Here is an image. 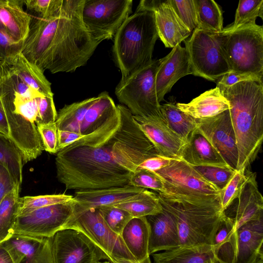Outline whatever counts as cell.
<instances>
[{
    "label": "cell",
    "mask_w": 263,
    "mask_h": 263,
    "mask_svg": "<svg viewBox=\"0 0 263 263\" xmlns=\"http://www.w3.org/2000/svg\"><path fill=\"white\" fill-rule=\"evenodd\" d=\"M117 106L95 130L57 153V178L67 190L128 185L141 163L160 156L127 107Z\"/></svg>",
    "instance_id": "obj_1"
},
{
    "label": "cell",
    "mask_w": 263,
    "mask_h": 263,
    "mask_svg": "<svg viewBox=\"0 0 263 263\" xmlns=\"http://www.w3.org/2000/svg\"><path fill=\"white\" fill-rule=\"evenodd\" d=\"M85 0H61L48 17H31L21 52L43 72H72L84 66L99 42L82 20Z\"/></svg>",
    "instance_id": "obj_2"
},
{
    "label": "cell",
    "mask_w": 263,
    "mask_h": 263,
    "mask_svg": "<svg viewBox=\"0 0 263 263\" xmlns=\"http://www.w3.org/2000/svg\"><path fill=\"white\" fill-rule=\"evenodd\" d=\"M228 101L238 152L237 171L246 172L263 140V84L244 81L230 87L217 85Z\"/></svg>",
    "instance_id": "obj_3"
},
{
    "label": "cell",
    "mask_w": 263,
    "mask_h": 263,
    "mask_svg": "<svg viewBox=\"0 0 263 263\" xmlns=\"http://www.w3.org/2000/svg\"><path fill=\"white\" fill-rule=\"evenodd\" d=\"M158 38L155 15L148 10L135 11L119 27L114 37L112 53L122 80L152 61Z\"/></svg>",
    "instance_id": "obj_4"
},
{
    "label": "cell",
    "mask_w": 263,
    "mask_h": 263,
    "mask_svg": "<svg viewBox=\"0 0 263 263\" xmlns=\"http://www.w3.org/2000/svg\"><path fill=\"white\" fill-rule=\"evenodd\" d=\"M157 194L162 209L171 214L176 221L179 246H212L214 235L224 214L221 205L175 201L160 193Z\"/></svg>",
    "instance_id": "obj_5"
},
{
    "label": "cell",
    "mask_w": 263,
    "mask_h": 263,
    "mask_svg": "<svg viewBox=\"0 0 263 263\" xmlns=\"http://www.w3.org/2000/svg\"><path fill=\"white\" fill-rule=\"evenodd\" d=\"M155 172L164 183V197L175 201L197 204L221 205L220 192L193 167L181 160L170 163Z\"/></svg>",
    "instance_id": "obj_6"
},
{
    "label": "cell",
    "mask_w": 263,
    "mask_h": 263,
    "mask_svg": "<svg viewBox=\"0 0 263 263\" xmlns=\"http://www.w3.org/2000/svg\"><path fill=\"white\" fill-rule=\"evenodd\" d=\"M220 46L231 71L263 75V27L249 24L219 32Z\"/></svg>",
    "instance_id": "obj_7"
},
{
    "label": "cell",
    "mask_w": 263,
    "mask_h": 263,
    "mask_svg": "<svg viewBox=\"0 0 263 263\" xmlns=\"http://www.w3.org/2000/svg\"><path fill=\"white\" fill-rule=\"evenodd\" d=\"M161 60H153L146 66L120 81L115 89L119 101L133 116L165 120L156 93V75Z\"/></svg>",
    "instance_id": "obj_8"
},
{
    "label": "cell",
    "mask_w": 263,
    "mask_h": 263,
    "mask_svg": "<svg viewBox=\"0 0 263 263\" xmlns=\"http://www.w3.org/2000/svg\"><path fill=\"white\" fill-rule=\"evenodd\" d=\"M184 43L193 75L216 81L231 71L220 46L219 33L196 28Z\"/></svg>",
    "instance_id": "obj_9"
},
{
    "label": "cell",
    "mask_w": 263,
    "mask_h": 263,
    "mask_svg": "<svg viewBox=\"0 0 263 263\" xmlns=\"http://www.w3.org/2000/svg\"><path fill=\"white\" fill-rule=\"evenodd\" d=\"M132 0H85L82 20L92 37L100 43L112 39L132 12Z\"/></svg>",
    "instance_id": "obj_10"
},
{
    "label": "cell",
    "mask_w": 263,
    "mask_h": 263,
    "mask_svg": "<svg viewBox=\"0 0 263 263\" xmlns=\"http://www.w3.org/2000/svg\"><path fill=\"white\" fill-rule=\"evenodd\" d=\"M65 229H75L83 233L106 254L109 260L111 257H116L137 261L121 236L114 233L106 224L98 208L89 209L72 216Z\"/></svg>",
    "instance_id": "obj_11"
},
{
    "label": "cell",
    "mask_w": 263,
    "mask_h": 263,
    "mask_svg": "<svg viewBox=\"0 0 263 263\" xmlns=\"http://www.w3.org/2000/svg\"><path fill=\"white\" fill-rule=\"evenodd\" d=\"M75 202L72 200L36 209L17 216L14 234L36 237H52L63 229L72 214Z\"/></svg>",
    "instance_id": "obj_12"
},
{
    "label": "cell",
    "mask_w": 263,
    "mask_h": 263,
    "mask_svg": "<svg viewBox=\"0 0 263 263\" xmlns=\"http://www.w3.org/2000/svg\"><path fill=\"white\" fill-rule=\"evenodd\" d=\"M54 263H100L106 254L82 232L65 229L52 238Z\"/></svg>",
    "instance_id": "obj_13"
},
{
    "label": "cell",
    "mask_w": 263,
    "mask_h": 263,
    "mask_svg": "<svg viewBox=\"0 0 263 263\" xmlns=\"http://www.w3.org/2000/svg\"><path fill=\"white\" fill-rule=\"evenodd\" d=\"M196 120L198 131L208 140L228 165L236 170L238 152L229 109L213 117Z\"/></svg>",
    "instance_id": "obj_14"
},
{
    "label": "cell",
    "mask_w": 263,
    "mask_h": 263,
    "mask_svg": "<svg viewBox=\"0 0 263 263\" xmlns=\"http://www.w3.org/2000/svg\"><path fill=\"white\" fill-rule=\"evenodd\" d=\"M144 10L154 12L158 37L166 47H175L191 34L173 10L170 0H142L136 11Z\"/></svg>",
    "instance_id": "obj_15"
},
{
    "label": "cell",
    "mask_w": 263,
    "mask_h": 263,
    "mask_svg": "<svg viewBox=\"0 0 263 263\" xmlns=\"http://www.w3.org/2000/svg\"><path fill=\"white\" fill-rule=\"evenodd\" d=\"M145 190L128 184L123 186L76 191L73 196L75 204L71 217L89 209L134 200Z\"/></svg>",
    "instance_id": "obj_16"
},
{
    "label": "cell",
    "mask_w": 263,
    "mask_h": 263,
    "mask_svg": "<svg viewBox=\"0 0 263 263\" xmlns=\"http://www.w3.org/2000/svg\"><path fill=\"white\" fill-rule=\"evenodd\" d=\"M52 238L13 234L2 244L14 263H54Z\"/></svg>",
    "instance_id": "obj_17"
},
{
    "label": "cell",
    "mask_w": 263,
    "mask_h": 263,
    "mask_svg": "<svg viewBox=\"0 0 263 263\" xmlns=\"http://www.w3.org/2000/svg\"><path fill=\"white\" fill-rule=\"evenodd\" d=\"M160 60L156 75V93L159 103L180 79L192 74L188 53L180 44Z\"/></svg>",
    "instance_id": "obj_18"
},
{
    "label": "cell",
    "mask_w": 263,
    "mask_h": 263,
    "mask_svg": "<svg viewBox=\"0 0 263 263\" xmlns=\"http://www.w3.org/2000/svg\"><path fill=\"white\" fill-rule=\"evenodd\" d=\"M133 117L141 130L154 145L160 156L181 160L185 143L170 129L165 121L153 118Z\"/></svg>",
    "instance_id": "obj_19"
},
{
    "label": "cell",
    "mask_w": 263,
    "mask_h": 263,
    "mask_svg": "<svg viewBox=\"0 0 263 263\" xmlns=\"http://www.w3.org/2000/svg\"><path fill=\"white\" fill-rule=\"evenodd\" d=\"M146 218L149 226V255L179 246L177 222L171 214L163 209L161 212L147 216Z\"/></svg>",
    "instance_id": "obj_20"
},
{
    "label": "cell",
    "mask_w": 263,
    "mask_h": 263,
    "mask_svg": "<svg viewBox=\"0 0 263 263\" xmlns=\"http://www.w3.org/2000/svg\"><path fill=\"white\" fill-rule=\"evenodd\" d=\"M247 180L238 197L235 214L230 217L236 230L246 223L263 218V198L260 193L255 173L247 174Z\"/></svg>",
    "instance_id": "obj_21"
},
{
    "label": "cell",
    "mask_w": 263,
    "mask_h": 263,
    "mask_svg": "<svg viewBox=\"0 0 263 263\" xmlns=\"http://www.w3.org/2000/svg\"><path fill=\"white\" fill-rule=\"evenodd\" d=\"M235 263H256L263 259V218L249 221L237 230Z\"/></svg>",
    "instance_id": "obj_22"
},
{
    "label": "cell",
    "mask_w": 263,
    "mask_h": 263,
    "mask_svg": "<svg viewBox=\"0 0 263 263\" xmlns=\"http://www.w3.org/2000/svg\"><path fill=\"white\" fill-rule=\"evenodd\" d=\"M181 160L191 166L230 167L218 151L197 129L184 146Z\"/></svg>",
    "instance_id": "obj_23"
},
{
    "label": "cell",
    "mask_w": 263,
    "mask_h": 263,
    "mask_svg": "<svg viewBox=\"0 0 263 263\" xmlns=\"http://www.w3.org/2000/svg\"><path fill=\"white\" fill-rule=\"evenodd\" d=\"M176 105L180 110L196 119L213 117L230 108L228 101L217 86L188 103H178Z\"/></svg>",
    "instance_id": "obj_24"
},
{
    "label": "cell",
    "mask_w": 263,
    "mask_h": 263,
    "mask_svg": "<svg viewBox=\"0 0 263 263\" xmlns=\"http://www.w3.org/2000/svg\"><path fill=\"white\" fill-rule=\"evenodd\" d=\"M24 1L6 0L0 6V22L16 41L24 42L29 31L31 16L23 8Z\"/></svg>",
    "instance_id": "obj_25"
},
{
    "label": "cell",
    "mask_w": 263,
    "mask_h": 263,
    "mask_svg": "<svg viewBox=\"0 0 263 263\" xmlns=\"http://www.w3.org/2000/svg\"><path fill=\"white\" fill-rule=\"evenodd\" d=\"M212 247L215 257L223 263H235L237 234L233 220L224 214L213 236Z\"/></svg>",
    "instance_id": "obj_26"
},
{
    "label": "cell",
    "mask_w": 263,
    "mask_h": 263,
    "mask_svg": "<svg viewBox=\"0 0 263 263\" xmlns=\"http://www.w3.org/2000/svg\"><path fill=\"white\" fill-rule=\"evenodd\" d=\"M127 249L138 261L149 256V226L146 217L133 218L120 235Z\"/></svg>",
    "instance_id": "obj_27"
},
{
    "label": "cell",
    "mask_w": 263,
    "mask_h": 263,
    "mask_svg": "<svg viewBox=\"0 0 263 263\" xmlns=\"http://www.w3.org/2000/svg\"><path fill=\"white\" fill-rule=\"evenodd\" d=\"M152 256L155 263H212L215 258L212 246L206 244L179 246Z\"/></svg>",
    "instance_id": "obj_28"
},
{
    "label": "cell",
    "mask_w": 263,
    "mask_h": 263,
    "mask_svg": "<svg viewBox=\"0 0 263 263\" xmlns=\"http://www.w3.org/2000/svg\"><path fill=\"white\" fill-rule=\"evenodd\" d=\"M21 79L28 86L40 93L53 97L51 83L44 72L37 66L29 62L21 52L5 60Z\"/></svg>",
    "instance_id": "obj_29"
},
{
    "label": "cell",
    "mask_w": 263,
    "mask_h": 263,
    "mask_svg": "<svg viewBox=\"0 0 263 263\" xmlns=\"http://www.w3.org/2000/svg\"><path fill=\"white\" fill-rule=\"evenodd\" d=\"M117 109L114 101L106 91L97 97L87 110L81 126V134L88 135L101 126Z\"/></svg>",
    "instance_id": "obj_30"
},
{
    "label": "cell",
    "mask_w": 263,
    "mask_h": 263,
    "mask_svg": "<svg viewBox=\"0 0 263 263\" xmlns=\"http://www.w3.org/2000/svg\"><path fill=\"white\" fill-rule=\"evenodd\" d=\"M160 108L167 127L186 144L197 129L196 119L180 110L173 103L162 104Z\"/></svg>",
    "instance_id": "obj_31"
},
{
    "label": "cell",
    "mask_w": 263,
    "mask_h": 263,
    "mask_svg": "<svg viewBox=\"0 0 263 263\" xmlns=\"http://www.w3.org/2000/svg\"><path fill=\"white\" fill-rule=\"evenodd\" d=\"M97 97L65 105L57 112L55 124L58 130L81 134V126L84 117Z\"/></svg>",
    "instance_id": "obj_32"
},
{
    "label": "cell",
    "mask_w": 263,
    "mask_h": 263,
    "mask_svg": "<svg viewBox=\"0 0 263 263\" xmlns=\"http://www.w3.org/2000/svg\"><path fill=\"white\" fill-rule=\"evenodd\" d=\"M21 185L16 184L0 202V243L14 234Z\"/></svg>",
    "instance_id": "obj_33"
},
{
    "label": "cell",
    "mask_w": 263,
    "mask_h": 263,
    "mask_svg": "<svg viewBox=\"0 0 263 263\" xmlns=\"http://www.w3.org/2000/svg\"><path fill=\"white\" fill-rule=\"evenodd\" d=\"M198 29L219 33L223 29L222 13L213 0H194Z\"/></svg>",
    "instance_id": "obj_34"
},
{
    "label": "cell",
    "mask_w": 263,
    "mask_h": 263,
    "mask_svg": "<svg viewBox=\"0 0 263 263\" xmlns=\"http://www.w3.org/2000/svg\"><path fill=\"white\" fill-rule=\"evenodd\" d=\"M23 163L18 149L8 136L0 133V164L7 169L15 184L22 182Z\"/></svg>",
    "instance_id": "obj_35"
},
{
    "label": "cell",
    "mask_w": 263,
    "mask_h": 263,
    "mask_svg": "<svg viewBox=\"0 0 263 263\" xmlns=\"http://www.w3.org/2000/svg\"><path fill=\"white\" fill-rule=\"evenodd\" d=\"M113 206L126 211L133 218L157 214L163 210L157 194L147 189L136 199Z\"/></svg>",
    "instance_id": "obj_36"
},
{
    "label": "cell",
    "mask_w": 263,
    "mask_h": 263,
    "mask_svg": "<svg viewBox=\"0 0 263 263\" xmlns=\"http://www.w3.org/2000/svg\"><path fill=\"white\" fill-rule=\"evenodd\" d=\"M263 0H240L234 22L225 28L222 33L233 31L249 24H255L257 17L263 18Z\"/></svg>",
    "instance_id": "obj_37"
},
{
    "label": "cell",
    "mask_w": 263,
    "mask_h": 263,
    "mask_svg": "<svg viewBox=\"0 0 263 263\" xmlns=\"http://www.w3.org/2000/svg\"><path fill=\"white\" fill-rule=\"evenodd\" d=\"M73 198V196L64 194L19 197L17 216L24 215L39 208L65 203Z\"/></svg>",
    "instance_id": "obj_38"
},
{
    "label": "cell",
    "mask_w": 263,
    "mask_h": 263,
    "mask_svg": "<svg viewBox=\"0 0 263 263\" xmlns=\"http://www.w3.org/2000/svg\"><path fill=\"white\" fill-rule=\"evenodd\" d=\"M204 179L219 190H222L235 174L236 170L220 166H192Z\"/></svg>",
    "instance_id": "obj_39"
},
{
    "label": "cell",
    "mask_w": 263,
    "mask_h": 263,
    "mask_svg": "<svg viewBox=\"0 0 263 263\" xmlns=\"http://www.w3.org/2000/svg\"><path fill=\"white\" fill-rule=\"evenodd\" d=\"M98 209L108 227L118 235H121L125 226L133 218L126 211L113 205Z\"/></svg>",
    "instance_id": "obj_40"
},
{
    "label": "cell",
    "mask_w": 263,
    "mask_h": 263,
    "mask_svg": "<svg viewBox=\"0 0 263 263\" xmlns=\"http://www.w3.org/2000/svg\"><path fill=\"white\" fill-rule=\"evenodd\" d=\"M128 185L137 187L149 189L164 194L165 189L161 178L155 172L138 168L131 176Z\"/></svg>",
    "instance_id": "obj_41"
},
{
    "label": "cell",
    "mask_w": 263,
    "mask_h": 263,
    "mask_svg": "<svg viewBox=\"0 0 263 263\" xmlns=\"http://www.w3.org/2000/svg\"><path fill=\"white\" fill-rule=\"evenodd\" d=\"M247 178L246 172L236 170L226 186L220 191V204L223 212L230 206L235 199L238 198Z\"/></svg>",
    "instance_id": "obj_42"
},
{
    "label": "cell",
    "mask_w": 263,
    "mask_h": 263,
    "mask_svg": "<svg viewBox=\"0 0 263 263\" xmlns=\"http://www.w3.org/2000/svg\"><path fill=\"white\" fill-rule=\"evenodd\" d=\"M171 5L177 16L192 32L197 28L194 0H170Z\"/></svg>",
    "instance_id": "obj_43"
},
{
    "label": "cell",
    "mask_w": 263,
    "mask_h": 263,
    "mask_svg": "<svg viewBox=\"0 0 263 263\" xmlns=\"http://www.w3.org/2000/svg\"><path fill=\"white\" fill-rule=\"evenodd\" d=\"M60 1L26 0L24 1V4L27 11L32 14L34 17L45 18L50 16L55 11Z\"/></svg>",
    "instance_id": "obj_44"
},
{
    "label": "cell",
    "mask_w": 263,
    "mask_h": 263,
    "mask_svg": "<svg viewBox=\"0 0 263 263\" xmlns=\"http://www.w3.org/2000/svg\"><path fill=\"white\" fill-rule=\"evenodd\" d=\"M24 42L16 41L0 22V60H5L21 52Z\"/></svg>",
    "instance_id": "obj_45"
},
{
    "label": "cell",
    "mask_w": 263,
    "mask_h": 263,
    "mask_svg": "<svg viewBox=\"0 0 263 263\" xmlns=\"http://www.w3.org/2000/svg\"><path fill=\"white\" fill-rule=\"evenodd\" d=\"M44 150L51 154H57L58 147V128L55 123L37 125Z\"/></svg>",
    "instance_id": "obj_46"
},
{
    "label": "cell",
    "mask_w": 263,
    "mask_h": 263,
    "mask_svg": "<svg viewBox=\"0 0 263 263\" xmlns=\"http://www.w3.org/2000/svg\"><path fill=\"white\" fill-rule=\"evenodd\" d=\"M57 117L53 97L44 96L40 103L36 125L54 123Z\"/></svg>",
    "instance_id": "obj_47"
},
{
    "label": "cell",
    "mask_w": 263,
    "mask_h": 263,
    "mask_svg": "<svg viewBox=\"0 0 263 263\" xmlns=\"http://www.w3.org/2000/svg\"><path fill=\"white\" fill-rule=\"evenodd\" d=\"M250 81L262 83V76L255 74L240 73L230 71L224 74L217 81V85L229 87L241 82Z\"/></svg>",
    "instance_id": "obj_48"
},
{
    "label": "cell",
    "mask_w": 263,
    "mask_h": 263,
    "mask_svg": "<svg viewBox=\"0 0 263 263\" xmlns=\"http://www.w3.org/2000/svg\"><path fill=\"white\" fill-rule=\"evenodd\" d=\"M16 184L7 169L0 164V202Z\"/></svg>",
    "instance_id": "obj_49"
},
{
    "label": "cell",
    "mask_w": 263,
    "mask_h": 263,
    "mask_svg": "<svg viewBox=\"0 0 263 263\" xmlns=\"http://www.w3.org/2000/svg\"><path fill=\"white\" fill-rule=\"evenodd\" d=\"M172 160L161 156L154 157L144 161L138 168L156 172L168 165Z\"/></svg>",
    "instance_id": "obj_50"
},
{
    "label": "cell",
    "mask_w": 263,
    "mask_h": 263,
    "mask_svg": "<svg viewBox=\"0 0 263 263\" xmlns=\"http://www.w3.org/2000/svg\"><path fill=\"white\" fill-rule=\"evenodd\" d=\"M83 135L66 130L58 129V147L59 151L77 141Z\"/></svg>",
    "instance_id": "obj_51"
},
{
    "label": "cell",
    "mask_w": 263,
    "mask_h": 263,
    "mask_svg": "<svg viewBox=\"0 0 263 263\" xmlns=\"http://www.w3.org/2000/svg\"><path fill=\"white\" fill-rule=\"evenodd\" d=\"M0 133L8 136V129L6 115L0 100Z\"/></svg>",
    "instance_id": "obj_52"
},
{
    "label": "cell",
    "mask_w": 263,
    "mask_h": 263,
    "mask_svg": "<svg viewBox=\"0 0 263 263\" xmlns=\"http://www.w3.org/2000/svg\"><path fill=\"white\" fill-rule=\"evenodd\" d=\"M0 263H14L8 250L0 243Z\"/></svg>",
    "instance_id": "obj_53"
},
{
    "label": "cell",
    "mask_w": 263,
    "mask_h": 263,
    "mask_svg": "<svg viewBox=\"0 0 263 263\" xmlns=\"http://www.w3.org/2000/svg\"><path fill=\"white\" fill-rule=\"evenodd\" d=\"M109 261L111 263H151L149 256L141 261L132 260L123 258L111 257Z\"/></svg>",
    "instance_id": "obj_54"
},
{
    "label": "cell",
    "mask_w": 263,
    "mask_h": 263,
    "mask_svg": "<svg viewBox=\"0 0 263 263\" xmlns=\"http://www.w3.org/2000/svg\"><path fill=\"white\" fill-rule=\"evenodd\" d=\"M212 263H223L221 261H220V260H218L217 259H216L215 257Z\"/></svg>",
    "instance_id": "obj_55"
},
{
    "label": "cell",
    "mask_w": 263,
    "mask_h": 263,
    "mask_svg": "<svg viewBox=\"0 0 263 263\" xmlns=\"http://www.w3.org/2000/svg\"><path fill=\"white\" fill-rule=\"evenodd\" d=\"M6 0H0V6L5 3Z\"/></svg>",
    "instance_id": "obj_56"
},
{
    "label": "cell",
    "mask_w": 263,
    "mask_h": 263,
    "mask_svg": "<svg viewBox=\"0 0 263 263\" xmlns=\"http://www.w3.org/2000/svg\"><path fill=\"white\" fill-rule=\"evenodd\" d=\"M256 263H263V259L259 260Z\"/></svg>",
    "instance_id": "obj_57"
},
{
    "label": "cell",
    "mask_w": 263,
    "mask_h": 263,
    "mask_svg": "<svg viewBox=\"0 0 263 263\" xmlns=\"http://www.w3.org/2000/svg\"><path fill=\"white\" fill-rule=\"evenodd\" d=\"M100 263H111V262L109 261H104V262H101Z\"/></svg>",
    "instance_id": "obj_58"
}]
</instances>
